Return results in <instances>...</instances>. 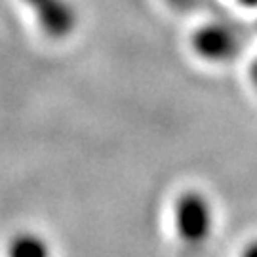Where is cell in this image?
I'll list each match as a JSON object with an SVG mask.
<instances>
[{
    "instance_id": "4",
    "label": "cell",
    "mask_w": 257,
    "mask_h": 257,
    "mask_svg": "<svg viewBox=\"0 0 257 257\" xmlns=\"http://www.w3.org/2000/svg\"><path fill=\"white\" fill-rule=\"evenodd\" d=\"M6 257H52V248L40 234L19 232L10 240Z\"/></svg>"
},
{
    "instance_id": "3",
    "label": "cell",
    "mask_w": 257,
    "mask_h": 257,
    "mask_svg": "<svg viewBox=\"0 0 257 257\" xmlns=\"http://www.w3.org/2000/svg\"><path fill=\"white\" fill-rule=\"evenodd\" d=\"M50 38H65L76 29L78 16L69 0H23Z\"/></svg>"
},
{
    "instance_id": "6",
    "label": "cell",
    "mask_w": 257,
    "mask_h": 257,
    "mask_svg": "<svg viewBox=\"0 0 257 257\" xmlns=\"http://www.w3.org/2000/svg\"><path fill=\"white\" fill-rule=\"evenodd\" d=\"M172 6H175V8H185V6H189L193 0H168Z\"/></svg>"
},
{
    "instance_id": "2",
    "label": "cell",
    "mask_w": 257,
    "mask_h": 257,
    "mask_svg": "<svg viewBox=\"0 0 257 257\" xmlns=\"http://www.w3.org/2000/svg\"><path fill=\"white\" fill-rule=\"evenodd\" d=\"M191 48L208 63H229L240 50V37L229 23L223 21H210L194 29L191 35Z\"/></svg>"
},
{
    "instance_id": "7",
    "label": "cell",
    "mask_w": 257,
    "mask_h": 257,
    "mask_svg": "<svg viewBox=\"0 0 257 257\" xmlns=\"http://www.w3.org/2000/svg\"><path fill=\"white\" fill-rule=\"evenodd\" d=\"M242 2H248V0H242Z\"/></svg>"
},
{
    "instance_id": "1",
    "label": "cell",
    "mask_w": 257,
    "mask_h": 257,
    "mask_svg": "<svg viewBox=\"0 0 257 257\" xmlns=\"http://www.w3.org/2000/svg\"><path fill=\"white\" fill-rule=\"evenodd\" d=\"M174 225L181 242L202 246L213 230V208L210 198L200 191H185L175 198Z\"/></svg>"
},
{
    "instance_id": "5",
    "label": "cell",
    "mask_w": 257,
    "mask_h": 257,
    "mask_svg": "<svg viewBox=\"0 0 257 257\" xmlns=\"http://www.w3.org/2000/svg\"><path fill=\"white\" fill-rule=\"evenodd\" d=\"M238 257H257V238L249 240L248 244L242 248Z\"/></svg>"
}]
</instances>
